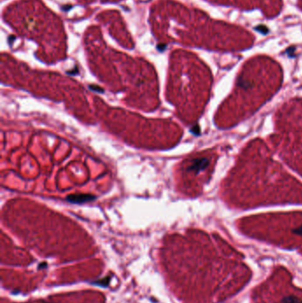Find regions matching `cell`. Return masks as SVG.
Here are the masks:
<instances>
[{"mask_svg":"<svg viewBox=\"0 0 302 303\" xmlns=\"http://www.w3.org/2000/svg\"><path fill=\"white\" fill-rule=\"evenodd\" d=\"M208 164V161L207 159H198L194 160L191 162V166L188 168V170L190 171H195V172H199L204 169L207 168Z\"/></svg>","mask_w":302,"mask_h":303,"instance_id":"2","label":"cell"},{"mask_svg":"<svg viewBox=\"0 0 302 303\" xmlns=\"http://www.w3.org/2000/svg\"><path fill=\"white\" fill-rule=\"evenodd\" d=\"M295 232L296 233H299V234H302V227L300 229H299V230H295Z\"/></svg>","mask_w":302,"mask_h":303,"instance_id":"4","label":"cell"},{"mask_svg":"<svg viewBox=\"0 0 302 303\" xmlns=\"http://www.w3.org/2000/svg\"><path fill=\"white\" fill-rule=\"evenodd\" d=\"M96 199L94 195L91 194H73L67 197V200L73 204H84L90 202Z\"/></svg>","mask_w":302,"mask_h":303,"instance_id":"1","label":"cell"},{"mask_svg":"<svg viewBox=\"0 0 302 303\" xmlns=\"http://www.w3.org/2000/svg\"><path fill=\"white\" fill-rule=\"evenodd\" d=\"M89 88H90V89H92V90H95V91H97V92H104V90H103L102 89H100V87H99V86L90 85V86H89Z\"/></svg>","mask_w":302,"mask_h":303,"instance_id":"3","label":"cell"}]
</instances>
